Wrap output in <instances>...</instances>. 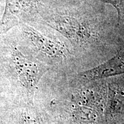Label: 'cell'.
Instances as JSON below:
<instances>
[{
    "mask_svg": "<svg viewBox=\"0 0 124 124\" xmlns=\"http://www.w3.org/2000/svg\"><path fill=\"white\" fill-rule=\"evenodd\" d=\"M38 15L46 25L55 29L75 44L85 45L98 36L83 18L48 11L41 4Z\"/></svg>",
    "mask_w": 124,
    "mask_h": 124,
    "instance_id": "1",
    "label": "cell"
},
{
    "mask_svg": "<svg viewBox=\"0 0 124 124\" xmlns=\"http://www.w3.org/2000/svg\"><path fill=\"white\" fill-rule=\"evenodd\" d=\"M11 64L18 82L25 91L29 102L32 103L39 82L49 70V67L24 55L16 47L11 50Z\"/></svg>",
    "mask_w": 124,
    "mask_h": 124,
    "instance_id": "2",
    "label": "cell"
},
{
    "mask_svg": "<svg viewBox=\"0 0 124 124\" xmlns=\"http://www.w3.org/2000/svg\"><path fill=\"white\" fill-rule=\"evenodd\" d=\"M41 0H6L0 21V35L38 15Z\"/></svg>",
    "mask_w": 124,
    "mask_h": 124,
    "instance_id": "3",
    "label": "cell"
},
{
    "mask_svg": "<svg viewBox=\"0 0 124 124\" xmlns=\"http://www.w3.org/2000/svg\"><path fill=\"white\" fill-rule=\"evenodd\" d=\"M20 26L23 38L39 53L52 59L67 58L69 49L60 41L43 35L25 23Z\"/></svg>",
    "mask_w": 124,
    "mask_h": 124,
    "instance_id": "4",
    "label": "cell"
},
{
    "mask_svg": "<svg viewBox=\"0 0 124 124\" xmlns=\"http://www.w3.org/2000/svg\"><path fill=\"white\" fill-rule=\"evenodd\" d=\"M124 74V49L108 61L78 74L80 81L87 82Z\"/></svg>",
    "mask_w": 124,
    "mask_h": 124,
    "instance_id": "5",
    "label": "cell"
},
{
    "mask_svg": "<svg viewBox=\"0 0 124 124\" xmlns=\"http://www.w3.org/2000/svg\"><path fill=\"white\" fill-rule=\"evenodd\" d=\"M20 124H41L37 118L28 112H23L20 117Z\"/></svg>",
    "mask_w": 124,
    "mask_h": 124,
    "instance_id": "6",
    "label": "cell"
},
{
    "mask_svg": "<svg viewBox=\"0 0 124 124\" xmlns=\"http://www.w3.org/2000/svg\"><path fill=\"white\" fill-rule=\"evenodd\" d=\"M102 1L106 4L111 5L116 9L118 13V23H120L121 17L122 1H123V0H102Z\"/></svg>",
    "mask_w": 124,
    "mask_h": 124,
    "instance_id": "7",
    "label": "cell"
}]
</instances>
